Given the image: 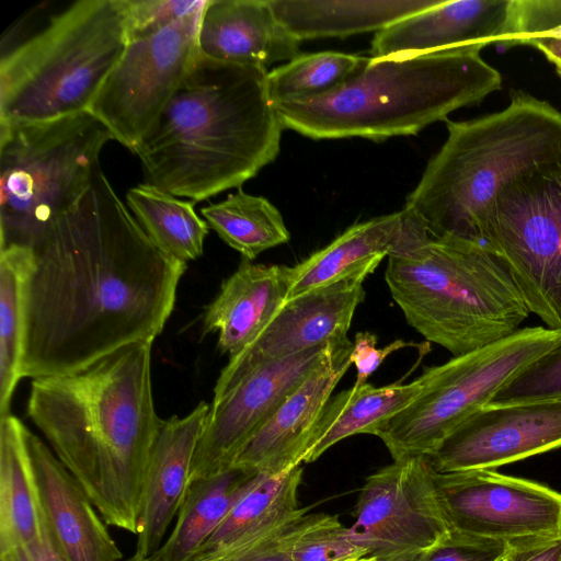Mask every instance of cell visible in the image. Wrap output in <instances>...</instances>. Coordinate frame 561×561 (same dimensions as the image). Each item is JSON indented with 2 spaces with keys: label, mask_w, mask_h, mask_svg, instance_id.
I'll return each instance as SVG.
<instances>
[{
  "label": "cell",
  "mask_w": 561,
  "mask_h": 561,
  "mask_svg": "<svg viewBox=\"0 0 561 561\" xmlns=\"http://www.w3.org/2000/svg\"><path fill=\"white\" fill-rule=\"evenodd\" d=\"M194 202L180 199L151 184L128 190L126 205L150 239L170 256L187 263L198 259L209 231Z\"/></svg>",
  "instance_id": "obj_29"
},
{
  "label": "cell",
  "mask_w": 561,
  "mask_h": 561,
  "mask_svg": "<svg viewBox=\"0 0 561 561\" xmlns=\"http://www.w3.org/2000/svg\"><path fill=\"white\" fill-rule=\"evenodd\" d=\"M556 69H557V72H558V75H559V77L561 79V66H557Z\"/></svg>",
  "instance_id": "obj_46"
},
{
  "label": "cell",
  "mask_w": 561,
  "mask_h": 561,
  "mask_svg": "<svg viewBox=\"0 0 561 561\" xmlns=\"http://www.w3.org/2000/svg\"><path fill=\"white\" fill-rule=\"evenodd\" d=\"M367 556L357 547L336 516L324 514L293 550L294 561H341Z\"/></svg>",
  "instance_id": "obj_35"
},
{
  "label": "cell",
  "mask_w": 561,
  "mask_h": 561,
  "mask_svg": "<svg viewBox=\"0 0 561 561\" xmlns=\"http://www.w3.org/2000/svg\"><path fill=\"white\" fill-rule=\"evenodd\" d=\"M500 561H505L504 557H503V559H501Z\"/></svg>",
  "instance_id": "obj_47"
},
{
  "label": "cell",
  "mask_w": 561,
  "mask_h": 561,
  "mask_svg": "<svg viewBox=\"0 0 561 561\" xmlns=\"http://www.w3.org/2000/svg\"><path fill=\"white\" fill-rule=\"evenodd\" d=\"M0 561H64L55 549L48 534L36 545L20 546L0 552Z\"/></svg>",
  "instance_id": "obj_41"
},
{
  "label": "cell",
  "mask_w": 561,
  "mask_h": 561,
  "mask_svg": "<svg viewBox=\"0 0 561 561\" xmlns=\"http://www.w3.org/2000/svg\"><path fill=\"white\" fill-rule=\"evenodd\" d=\"M302 472V466L297 465L274 476L260 473L253 486L190 561H208L290 519L300 510L298 489Z\"/></svg>",
  "instance_id": "obj_28"
},
{
  "label": "cell",
  "mask_w": 561,
  "mask_h": 561,
  "mask_svg": "<svg viewBox=\"0 0 561 561\" xmlns=\"http://www.w3.org/2000/svg\"><path fill=\"white\" fill-rule=\"evenodd\" d=\"M369 274L359 272L286 301L263 332L230 357L221 373H239L348 340L354 313L365 299L363 283Z\"/></svg>",
  "instance_id": "obj_16"
},
{
  "label": "cell",
  "mask_w": 561,
  "mask_h": 561,
  "mask_svg": "<svg viewBox=\"0 0 561 561\" xmlns=\"http://www.w3.org/2000/svg\"><path fill=\"white\" fill-rule=\"evenodd\" d=\"M289 283L290 266L243 259L206 307L204 334L217 332L220 352L234 356L263 332L285 304Z\"/></svg>",
  "instance_id": "obj_22"
},
{
  "label": "cell",
  "mask_w": 561,
  "mask_h": 561,
  "mask_svg": "<svg viewBox=\"0 0 561 561\" xmlns=\"http://www.w3.org/2000/svg\"><path fill=\"white\" fill-rule=\"evenodd\" d=\"M445 122L448 136L404 209L432 237L480 242L482 216L505 186L561 164V113L546 101L515 92L500 112Z\"/></svg>",
  "instance_id": "obj_6"
},
{
  "label": "cell",
  "mask_w": 561,
  "mask_h": 561,
  "mask_svg": "<svg viewBox=\"0 0 561 561\" xmlns=\"http://www.w3.org/2000/svg\"><path fill=\"white\" fill-rule=\"evenodd\" d=\"M403 222L402 209L348 227L327 247L290 267L286 301L359 272L373 273L397 249Z\"/></svg>",
  "instance_id": "obj_23"
},
{
  "label": "cell",
  "mask_w": 561,
  "mask_h": 561,
  "mask_svg": "<svg viewBox=\"0 0 561 561\" xmlns=\"http://www.w3.org/2000/svg\"><path fill=\"white\" fill-rule=\"evenodd\" d=\"M505 561H561V534L531 537L507 545Z\"/></svg>",
  "instance_id": "obj_40"
},
{
  "label": "cell",
  "mask_w": 561,
  "mask_h": 561,
  "mask_svg": "<svg viewBox=\"0 0 561 561\" xmlns=\"http://www.w3.org/2000/svg\"><path fill=\"white\" fill-rule=\"evenodd\" d=\"M425 343L415 344L413 342L396 340L381 348H377L376 334L368 331L357 332L350 355L351 363L356 368V379L354 385L359 386L367 382V379L377 370L390 354L405 347L420 348V346H424Z\"/></svg>",
  "instance_id": "obj_39"
},
{
  "label": "cell",
  "mask_w": 561,
  "mask_h": 561,
  "mask_svg": "<svg viewBox=\"0 0 561 561\" xmlns=\"http://www.w3.org/2000/svg\"><path fill=\"white\" fill-rule=\"evenodd\" d=\"M257 472L231 467L193 480L176 515V522L150 561H190L253 486Z\"/></svg>",
  "instance_id": "obj_27"
},
{
  "label": "cell",
  "mask_w": 561,
  "mask_h": 561,
  "mask_svg": "<svg viewBox=\"0 0 561 561\" xmlns=\"http://www.w3.org/2000/svg\"><path fill=\"white\" fill-rule=\"evenodd\" d=\"M561 447V399L488 404L428 456L439 473L495 469Z\"/></svg>",
  "instance_id": "obj_15"
},
{
  "label": "cell",
  "mask_w": 561,
  "mask_h": 561,
  "mask_svg": "<svg viewBox=\"0 0 561 561\" xmlns=\"http://www.w3.org/2000/svg\"><path fill=\"white\" fill-rule=\"evenodd\" d=\"M323 513H308L300 508L290 519L276 528L208 561H294L293 550L299 538L313 527Z\"/></svg>",
  "instance_id": "obj_33"
},
{
  "label": "cell",
  "mask_w": 561,
  "mask_h": 561,
  "mask_svg": "<svg viewBox=\"0 0 561 561\" xmlns=\"http://www.w3.org/2000/svg\"><path fill=\"white\" fill-rule=\"evenodd\" d=\"M47 534L64 561H122L94 504L43 440L27 430Z\"/></svg>",
  "instance_id": "obj_19"
},
{
  "label": "cell",
  "mask_w": 561,
  "mask_h": 561,
  "mask_svg": "<svg viewBox=\"0 0 561 561\" xmlns=\"http://www.w3.org/2000/svg\"><path fill=\"white\" fill-rule=\"evenodd\" d=\"M427 377L375 387L353 385L328 402L311 436L302 463L321 457L336 443L357 434L375 435L377 430L411 404L423 391Z\"/></svg>",
  "instance_id": "obj_26"
},
{
  "label": "cell",
  "mask_w": 561,
  "mask_h": 561,
  "mask_svg": "<svg viewBox=\"0 0 561 561\" xmlns=\"http://www.w3.org/2000/svg\"><path fill=\"white\" fill-rule=\"evenodd\" d=\"M110 130L89 111L46 122H0V249H32L100 170Z\"/></svg>",
  "instance_id": "obj_8"
},
{
  "label": "cell",
  "mask_w": 561,
  "mask_h": 561,
  "mask_svg": "<svg viewBox=\"0 0 561 561\" xmlns=\"http://www.w3.org/2000/svg\"><path fill=\"white\" fill-rule=\"evenodd\" d=\"M353 343H331L321 362L254 433L232 467L278 474L302 465L313 431L331 394L350 369Z\"/></svg>",
  "instance_id": "obj_17"
},
{
  "label": "cell",
  "mask_w": 561,
  "mask_h": 561,
  "mask_svg": "<svg viewBox=\"0 0 561 561\" xmlns=\"http://www.w3.org/2000/svg\"><path fill=\"white\" fill-rule=\"evenodd\" d=\"M376 560H377V558H375V557L365 556V557L350 558V559H345V560H341V561H376Z\"/></svg>",
  "instance_id": "obj_44"
},
{
  "label": "cell",
  "mask_w": 561,
  "mask_h": 561,
  "mask_svg": "<svg viewBox=\"0 0 561 561\" xmlns=\"http://www.w3.org/2000/svg\"><path fill=\"white\" fill-rule=\"evenodd\" d=\"M466 45L403 57H370L355 75L312 99L274 103L284 128L313 139L363 137L381 141L415 135L479 104L501 89V73Z\"/></svg>",
  "instance_id": "obj_4"
},
{
  "label": "cell",
  "mask_w": 561,
  "mask_h": 561,
  "mask_svg": "<svg viewBox=\"0 0 561 561\" xmlns=\"http://www.w3.org/2000/svg\"><path fill=\"white\" fill-rule=\"evenodd\" d=\"M122 561H150V560L149 559H140V558H138L136 556H133V557H130V558H128L126 560H122Z\"/></svg>",
  "instance_id": "obj_45"
},
{
  "label": "cell",
  "mask_w": 561,
  "mask_h": 561,
  "mask_svg": "<svg viewBox=\"0 0 561 561\" xmlns=\"http://www.w3.org/2000/svg\"><path fill=\"white\" fill-rule=\"evenodd\" d=\"M561 26V0H512L504 47L547 35Z\"/></svg>",
  "instance_id": "obj_36"
},
{
  "label": "cell",
  "mask_w": 561,
  "mask_h": 561,
  "mask_svg": "<svg viewBox=\"0 0 561 561\" xmlns=\"http://www.w3.org/2000/svg\"><path fill=\"white\" fill-rule=\"evenodd\" d=\"M519 45L533 46L540 50L556 67L561 66V38L540 36L526 39Z\"/></svg>",
  "instance_id": "obj_42"
},
{
  "label": "cell",
  "mask_w": 561,
  "mask_h": 561,
  "mask_svg": "<svg viewBox=\"0 0 561 561\" xmlns=\"http://www.w3.org/2000/svg\"><path fill=\"white\" fill-rule=\"evenodd\" d=\"M283 129L266 69L197 53L133 152L145 183L197 203L239 187L274 161Z\"/></svg>",
  "instance_id": "obj_3"
},
{
  "label": "cell",
  "mask_w": 561,
  "mask_h": 561,
  "mask_svg": "<svg viewBox=\"0 0 561 561\" xmlns=\"http://www.w3.org/2000/svg\"><path fill=\"white\" fill-rule=\"evenodd\" d=\"M440 0H268L277 20L298 41L381 31Z\"/></svg>",
  "instance_id": "obj_25"
},
{
  "label": "cell",
  "mask_w": 561,
  "mask_h": 561,
  "mask_svg": "<svg viewBox=\"0 0 561 561\" xmlns=\"http://www.w3.org/2000/svg\"><path fill=\"white\" fill-rule=\"evenodd\" d=\"M206 0L182 19L127 39L88 111L131 152L153 126L197 54Z\"/></svg>",
  "instance_id": "obj_11"
},
{
  "label": "cell",
  "mask_w": 561,
  "mask_h": 561,
  "mask_svg": "<svg viewBox=\"0 0 561 561\" xmlns=\"http://www.w3.org/2000/svg\"><path fill=\"white\" fill-rule=\"evenodd\" d=\"M435 496L449 533L511 543L561 534V492L494 469L439 473Z\"/></svg>",
  "instance_id": "obj_12"
},
{
  "label": "cell",
  "mask_w": 561,
  "mask_h": 561,
  "mask_svg": "<svg viewBox=\"0 0 561 561\" xmlns=\"http://www.w3.org/2000/svg\"><path fill=\"white\" fill-rule=\"evenodd\" d=\"M30 248L0 249V417L10 414V403L22 377L25 290L33 268Z\"/></svg>",
  "instance_id": "obj_30"
},
{
  "label": "cell",
  "mask_w": 561,
  "mask_h": 561,
  "mask_svg": "<svg viewBox=\"0 0 561 561\" xmlns=\"http://www.w3.org/2000/svg\"><path fill=\"white\" fill-rule=\"evenodd\" d=\"M32 251L21 367L32 379L153 342L186 268L150 239L101 170Z\"/></svg>",
  "instance_id": "obj_1"
},
{
  "label": "cell",
  "mask_w": 561,
  "mask_h": 561,
  "mask_svg": "<svg viewBox=\"0 0 561 561\" xmlns=\"http://www.w3.org/2000/svg\"><path fill=\"white\" fill-rule=\"evenodd\" d=\"M512 0H440L376 32L373 58L428 54L466 45H502Z\"/></svg>",
  "instance_id": "obj_20"
},
{
  "label": "cell",
  "mask_w": 561,
  "mask_h": 561,
  "mask_svg": "<svg viewBox=\"0 0 561 561\" xmlns=\"http://www.w3.org/2000/svg\"><path fill=\"white\" fill-rule=\"evenodd\" d=\"M422 552L403 553L385 559H377L376 561H417Z\"/></svg>",
  "instance_id": "obj_43"
},
{
  "label": "cell",
  "mask_w": 561,
  "mask_h": 561,
  "mask_svg": "<svg viewBox=\"0 0 561 561\" xmlns=\"http://www.w3.org/2000/svg\"><path fill=\"white\" fill-rule=\"evenodd\" d=\"M330 344L239 373H221L195 451L191 482L230 469L248 440L321 362Z\"/></svg>",
  "instance_id": "obj_14"
},
{
  "label": "cell",
  "mask_w": 561,
  "mask_h": 561,
  "mask_svg": "<svg viewBox=\"0 0 561 561\" xmlns=\"http://www.w3.org/2000/svg\"><path fill=\"white\" fill-rule=\"evenodd\" d=\"M561 399V342L508 381L490 404L504 405Z\"/></svg>",
  "instance_id": "obj_34"
},
{
  "label": "cell",
  "mask_w": 561,
  "mask_h": 561,
  "mask_svg": "<svg viewBox=\"0 0 561 561\" xmlns=\"http://www.w3.org/2000/svg\"><path fill=\"white\" fill-rule=\"evenodd\" d=\"M209 404L199 402L185 416L162 420L151 448L137 522L134 556L150 558L165 540L191 484L195 451Z\"/></svg>",
  "instance_id": "obj_18"
},
{
  "label": "cell",
  "mask_w": 561,
  "mask_h": 561,
  "mask_svg": "<svg viewBox=\"0 0 561 561\" xmlns=\"http://www.w3.org/2000/svg\"><path fill=\"white\" fill-rule=\"evenodd\" d=\"M300 43L277 20L268 0H206L196 46L208 59L267 69L300 55Z\"/></svg>",
  "instance_id": "obj_21"
},
{
  "label": "cell",
  "mask_w": 561,
  "mask_h": 561,
  "mask_svg": "<svg viewBox=\"0 0 561 561\" xmlns=\"http://www.w3.org/2000/svg\"><path fill=\"white\" fill-rule=\"evenodd\" d=\"M151 347L150 341L135 343L79 371L34 378L26 408L104 522L133 535L162 422Z\"/></svg>",
  "instance_id": "obj_2"
},
{
  "label": "cell",
  "mask_w": 561,
  "mask_h": 561,
  "mask_svg": "<svg viewBox=\"0 0 561 561\" xmlns=\"http://www.w3.org/2000/svg\"><path fill=\"white\" fill-rule=\"evenodd\" d=\"M201 213L209 228L248 261L290 239L279 210L266 198L242 190Z\"/></svg>",
  "instance_id": "obj_31"
},
{
  "label": "cell",
  "mask_w": 561,
  "mask_h": 561,
  "mask_svg": "<svg viewBox=\"0 0 561 561\" xmlns=\"http://www.w3.org/2000/svg\"><path fill=\"white\" fill-rule=\"evenodd\" d=\"M403 210L385 279L409 325L454 357L518 331L530 311L503 262L481 242L432 237Z\"/></svg>",
  "instance_id": "obj_5"
},
{
  "label": "cell",
  "mask_w": 561,
  "mask_h": 561,
  "mask_svg": "<svg viewBox=\"0 0 561 561\" xmlns=\"http://www.w3.org/2000/svg\"><path fill=\"white\" fill-rule=\"evenodd\" d=\"M507 543L449 533L437 545L423 551L417 561H500Z\"/></svg>",
  "instance_id": "obj_38"
},
{
  "label": "cell",
  "mask_w": 561,
  "mask_h": 561,
  "mask_svg": "<svg viewBox=\"0 0 561 561\" xmlns=\"http://www.w3.org/2000/svg\"><path fill=\"white\" fill-rule=\"evenodd\" d=\"M353 517L350 538L377 559L426 551L449 534L425 457L393 461L368 476Z\"/></svg>",
  "instance_id": "obj_13"
},
{
  "label": "cell",
  "mask_w": 561,
  "mask_h": 561,
  "mask_svg": "<svg viewBox=\"0 0 561 561\" xmlns=\"http://www.w3.org/2000/svg\"><path fill=\"white\" fill-rule=\"evenodd\" d=\"M27 430L12 414L0 417V552L47 536Z\"/></svg>",
  "instance_id": "obj_24"
},
{
  "label": "cell",
  "mask_w": 561,
  "mask_h": 561,
  "mask_svg": "<svg viewBox=\"0 0 561 561\" xmlns=\"http://www.w3.org/2000/svg\"><path fill=\"white\" fill-rule=\"evenodd\" d=\"M560 342L559 330L524 328L426 368L427 382L421 394L375 436L393 461L428 456L462 422L490 404L508 381Z\"/></svg>",
  "instance_id": "obj_9"
},
{
  "label": "cell",
  "mask_w": 561,
  "mask_h": 561,
  "mask_svg": "<svg viewBox=\"0 0 561 561\" xmlns=\"http://www.w3.org/2000/svg\"><path fill=\"white\" fill-rule=\"evenodd\" d=\"M369 58L339 51L300 54L267 72L272 104L324 94L358 72Z\"/></svg>",
  "instance_id": "obj_32"
},
{
  "label": "cell",
  "mask_w": 561,
  "mask_h": 561,
  "mask_svg": "<svg viewBox=\"0 0 561 561\" xmlns=\"http://www.w3.org/2000/svg\"><path fill=\"white\" fill-rule=\"evenodd\" d=\"M479 241L506 266L529 311L561 331V164L505 186L482 216Z\"/></svg>",
  "instance_id": "obj_10"
},
{
  "label": "cell",
  "mask_w": 561,
  "mask_h": 561,
  "mask_svg": "<svg viewBox=\"0 0 561 561\" xmlns=\"http://www.w3.org/2000/svg\"><path fill=\"white\" fill-rule=\"evenodd\" d=\"M204 0H124L127 39L160 30L188 14Z\"/></svg>",
  "instance_id": "obj_37"
},
{
  "label": "cell",
  "mask_w": 561,
  "mask_h": 561,
  "mask_svg": "<svg viewBox=\"0 0 561 561\" xmlns=\"http://www.w3.org/2000/svg\"><path fill=\"white\" fill-rule=\"evenodd\" d=\"M126 44L124 0L73 2L1 51L0 122H46L88 111Z\"/></svg>",
  "instance_id": "obj_7"
}]
</instances>
